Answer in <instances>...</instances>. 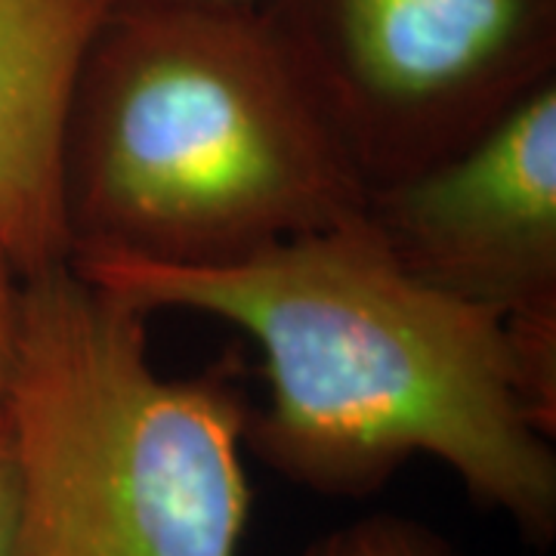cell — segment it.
Returning a JSON list of instances; mask_svg holds the SVG:
<instances>
[{
  "instance_id": "cell-1",
  "label": "cell",
  "mask_w": 556,
  "mask_h": 556,
  "mask_svg": "<svg viewBox=\"0 0 556 556\" xmlns=\"http://www.w3.org/2000/svg\"><path fill=\"white\" fill-rule=\"evenodd\" d=\"M72 266L142 316L199 313L254 340L269 402L244 445L294 485L365 497L424 455L526 541H554V433L507 321L412 276L365 211L223 266Z\"/></svg>"
},
{
  "instance_id": "cell-2",
  "label": "cell",
  "mask_w": 556,
  "mask_h": 556,
  "mask_svg": "<svg viewBox=\"0 0 556 556\" xmlns=\"http://www.w3.org/2000/svg\"><path fill=\"white\" fill-rule=\"evenodd\" d=\"M368 186L260 13L121 0L62 139L68 263L223 266L365 211Z\"/></svg>"
},
{
  "instance_id": "cell-3",
  "label": "cell",
  "mask_w": 556,
  "mask_h": 556,
  "mask_svg": "<svg viewBox=\"0 0 556 556\" xmlns=\"http://www.w3.org/2000/svg\"><path fill=\"white\" fill-rule=\"evenodd\" d=\"M3 412L16 556H239L248 408L164 378L146 316L62 263L22 278Z\"/></svg>"
},
{
  "instance_id": "cell-4",
  "label": "cell",
  "mask_w": 556,
  "mask_h": 556,
  "mask_svg": "<svg viewBox=\"0 0 556 556\" xmlns=\"http://www.w3.org/2000/svg\"><path fill=\"white\" fill-rule=\"evenodd\" d=\"M368 189L482 137L556 78V0H266Z\"/></svg>"
},
{
  "instance_id": "cell-5",
  "label": "cell",
  "mask_w": 556,
  "mask_h": 556,
  "mask_svg": "<svg viewBox=\"0 0 556 556\" xmlns=\"http://www.w3.org/2000/svg\"><path fill=\"white\" fill-rule=\"evenodd\" d=\"M365 217L412 276L507 321L556 433V78L455 155L368 189Z\"/></svg>"
},
{
  "instance_id": "cell-6",
  "label": "cell",
  "mask_w": 556,
  "mask_h": 556,
  "mask_svg": "<svg viewBox=\"0 0 556 556\" xmlns=\"http://www.w3.org/2000/svg\"><path fill=\"white\" fill-rule=\"evenodd\" d=\"M121 0H0V251L22 278L68 263L62 139L84 60Z\"/></svg>"
},
{
  "instance_id": "cell-7",
  "label": "cell",
  "mask_w": 556,
  "mask_h": 556,
  "mask_svg": "<svg viewBox=\"0 0 556 556\" xmlns=\"http://www.w3.org/2000/svg\"><path fill=\"white\" fill-rule=\"evenodd\" d=\"M303 556H467L430 526L408 517L378 514L340 526L318 538Z\"/></svg>"
},
{
  "instance_id": "cell-8",
  "label": "cell",
  "mask_w": 556,
  "mask_h": 556,
  "mask_svg": "<svg viewBox=\"0 0 556 556\" xmlns=\"http://www.w3.org/2000/svg\"><path fill=\"white\" fill-rule=\"evenodd\" d=\"M20 294L22 276L10 257L0 251V396L3 383L13 365V346H16V321H20Z\"/></svg>"
},
{
  "instance_id": "cell-9",
  "label": "cell",
  "mask_w": 556,
  "mask_h": 556,
  "mask_svg": "<svg viewBox=\"0 0 556 556\" xmlns=\"http://www.w3.org/2000/svg\"><path fill=\"white\" fill-rule=\"evenodd\" d=\"M0 556H16V482H13V448H10L3 399H0Z\"/></svg>"
},
{
  "instance_id": "cell-10",
  "label": "cell",
  "mask_w": 556,
  "mask_h": 556,
  "mask_svg": "<svg viewBox=\"0 0 556 556\" xmlns=\"http://www.w3.org/2000/svg\"><path fill=\"white\" fill-rule=\"evenodd\" d=\"M174 3L211 7V10H244V13H260L266 7V0H174Z\"/></svg>"
}]
</instances>
